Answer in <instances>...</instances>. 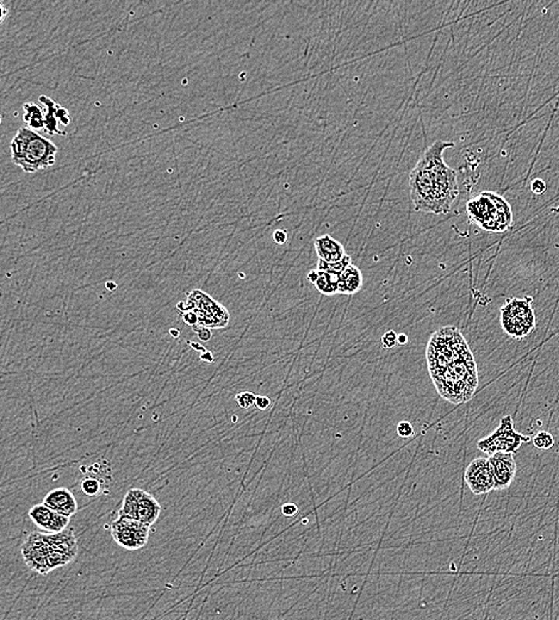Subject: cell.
<instances>
[{"label":"cell","instance_id":"6da1fadb","mask_svg":"<svg viewBox=\"0 0 559 620\" xmlns=\"http://www.w3.org/2000/svg\"><path fill=\"white\" fill-rule=\"evenodd\" d=\"M58 147L30 128H21L11 142L12 161L28 173L55 164Z\"/></svg>","mask_w":559,"mask_h":620},{"label":"cell","instance_id":"7a4b0ae2","mask_svg":"<svg viewBox=\"0 0 559 620\" xmlns=\"http://www.w3.org/2000/svg\"><path fill=\"white\" fill-rule=\"evenodd\" d=\"M453 147L454 142L437 141L421 155V158L426 161L435 185L440 214H449L452 204L459 195L457 171L451 169L444 160V151Z\"/></svg>","mask_w":559,"mask_h":620},{"label":"cell","instance_id":"3957f363","mask_svg":"<svg viewBox=\"0 0 559 620\" xmlns=\"http://www.w3.org/2000/svg\"><path fill=\"white\" fill-rule=\"evenodd\" d=\"M439 395L453 405L467 403L479 387V373L475 358L456 362L437 376L432 377Z\"/></svg>","mask_w":559,"mask_h":620},{"label":"cell","instance_id":"277c9868","mask_svg":"<svg viewBox=\"0 0 559 620\" xmlns=\"http://www.w3.org/2000/svg\"><path fill=\"white\" fill-rule=\"evenodd\" d=\"M426 357L432 378L454 363L472 358L474 356L459 329L446 326L433 333L427 345Z\"/></svg>","mask_w":559,"mask_h":620},{"label":"cell","instance_id":"5b68a950","mask_svg":"<svg viewBox=\"0 0 559 620\" xmlns=\"http://www.w3.org/2000/svg\"><path fill=\"white\" fill-rule=\"evenodd\" d=\"M467 211L470 221L486 232H506L513 225L511 205L496 192L484 191L471 198Z\"/></svg>","mask_w":559,"mask_h":620},{"label":"cell","instance_id":"8992f818","mask_svg":"<svg viewBox=\"0 0 559 620\" xmlns=\"http://www.w3.org/2000/svg\"><path fill=\"white\" fill-rule=\"evenodd\" d=\"M532 299H509L501 306V326L513 339L530 336L536 329V314Z\"/></svg>","mask_w":559,"mask_h":620},{"label":"cell","instance_id":"52a82bcc","mask_svg":"<svg viewBox=\"0 0 559 620\" xmlns=\"http://www.w3.org/2000/svg\"><path fill=\"white\" fill-rule=\"evenodd\" d=\"M177 308L181 313L188 310L193 311L198 318L199 326L206 328H225L230 319L228 310L202 290L190 292L186 302L178 303Z\"/></svg>","mask_w":559,"mask_h":620},{"label":"cell","instance_id":"ba28073f","mask_svg":"<svg viewBox=\"0 0 559 620\" xmlns=\"http://www.w3.org/2000/svg\"><path fill=\"white\" fill-rule=\"evenodd\" d=\"M409 186H410V200L414 210L440 215L435 185L432 181L426 161L422 158H420L416 166L410 172Z\"/></svg>","mask_w":559,"mask_h":620},{"label":"cell","instance_id":"9c48e42d","mask_svg":"<svg viewBox=\"0 0 559 620\" xmlns=\"http://www.w3.org/2000/svg\"><path fill=\"white\" fill-rule=\"evenodd\" d=\"M531 442V437L516 432L514 421L511 415L501 419L500 426L490 436L483 438L477 443V447L484 454H516L521 444Z\"/></svg>","mask_w":559,"mask_h":620},{"label":"cell","instance_id":"30bf717a","mask_svg":"<svg viewBox=\"0 0 559 620\" xmlns=\"http://www.w3.org/2000/svg\"><path fill=\"white\" fill-rule=\"evenodd\" d=\"M160 513L161 506L151 493L140 488H133L125 494L118 515L135 519L151 528V525L158 520Z\"/></svg>","mask_w":559,"mask_h":620},{"label":"cell","instance_id":"8fae6325","mask_svg":"<svg viewBox=\"0 0 559 620\" xmlns=\"http://www.w3.org/2000/svg\"><path fill=\"white\" fill-rule=\"evenodd\" d=\"M151 526L130 518L119 517L111 524V535L118 547L135 551L146 547Z\"/></svg>","mask_w":559,"mask_h":620},{"label":"cell","instance_id":"7c38bea8","mask_svg":"<svg viewBox=\"0 0 559 620\" xmlns=\"http://www.w3.org/2000/svg\"><path fill=\"white\" fill-rule=\"evenodd\" d=\"M464 480L475 495H486L494 491L495 480L489 458L479 457L471 461L465 470Z\"/></svg>","mask_w":559,"mask_h":620},{"label":"cell","instance_id":"4fadbf2b","mask_svg":"<svg viewBox=\"0 0 559 620\" xmlns=\"http://www.w3.org/2000/svg\"><path fill=\"white\" fill-rule=\"evenodd\" d=\"M22 555L26 565L33 572L46 575L50 572L48 565V547L45 533L33 532L23 544Z\"/></svg>","mask_w":559,"mask_h":620},{"label":"cell","instance_id":"5bb4252c","mask_svg":"<svg viewBox=\"0 0 559 620\" xmlns=\"http://www.w3.org/2000/svg\"><path fill=\"white\" fill-rule=\"evenodd\" d=\"M29 517L37 528L47 533H60L65 531L70 525V519L50 510L43 502L30 508Z\"/></svg>","mask_w":559,"mask_h":620},{"label":"cell","instance_id":"9a60e30c","mask_svg":"<svg viewBox=\"0 0 559 620\" xmlns=\"http://www.w3.org/2000/svg\"><path fill=\"white\" fill-rule=\"evenodd\" d=\"M493 468L495 487L494 491H504L511 487L516 475V461L513 454H494L489 456Z\"/></svg>","mask_w":559,"mask_h":620},{"label":"cell","instance_id":"2e32d148","mask_svg":"<svg viewBox=\"0 0 559 620\" xmlns=\"http://www.w3.org/2000/svg\"><path fill=\"white\" fill-rule=\"evenodd\" d=\"M43 503L50 510L70 518L77 513L78 503L73 493L67 488H56L46 495Z\"/></svg>","mask_w":559,"mask_h":620},{"label":"cell","instance_id":"e0dca14e","mask_svg":"<svg viewBox=\"0 0 559 620\" xmlns=\"http://www.w3.org/2000/svg\"><path fill=\"white\" fill-rule=\"evenodd\" d=\"M315 252L317 257L322 262H339L346 257L345 247L338 240H335L331 235H322L314 241Z\"/></svg>","mask_w":559,"mask_h":620},{"label":"cell","instance_id":"ac0fdd59","mask_svg":"<svg viewBox=\"0 0 559 620\" xmlns=\"http://www.w3.org/2000/svg\"><path fill=\"white\" fill-rule=\"evenodd\" d=\"M363 274L357 266H348L339 277V292L340 295L352 296L357 294L363 287Z\"/></svg>","mask_w":559,"mask_h":620},{"label":"cell","instance_id":"d6986e66","mask_svg":"<svg viewBox=\"0 0 559 620\" xmlns=\"http://www.w3.org/2000/svg\"><path fill=\"white\" fill-rule=\"evenodd\" d=\"M339 277L340 274L319 271V278L315 283L317 292L324 296L336 295L339 292Z\"/></svg>","mask_w":559,"mask_h":620},{"label":"cell","instance_id":"ffe728a7","mask_svg":"<svg viewBox=\"0 0 559 620\" xmlns=\"http://www.w3.org/2000/svg\"><path fill=\"white\" fill-rule=\"evenodd\" d=\"M24 121L33 129H41L46 126V117L41 112L40 107L36 104H24Z\"/></svg>","mask_w":559,"mask_h":620},{"label":"cell","instance_id":"44dd1931","mask_svg":"<svg viewBox=\"0 0 559 620\" xmlns=\"http://www.w3.org/2000/svg\"><path fill=\"white\" fill-rule=\"evenodd\" d=\"M41 102H43L47 105V109H48V112H47V116H46V128H47V130L50 134L58 132V133L63 135L65 133L58 129V121H59V119H58V109H59L60 105L54 103L52 100H49V98L45 96L41 97Z\"/></svg>","mask_w":559,"mask_h":620},{"label":"cell","instance_id":"7402d4cb","mask_svg":"<svg viewBox=\"0 0 559 620\" xmlns=\"http://www.w3.org/2000/svg\"><path fill=\"white\" fill-rule=\"evenodd\" d=\"M350 265H352V258H351V255H347L345 258L342 259L341 262H326L319 260L317 269L324 271V272L341 274Z\"/></svg>","mask_w":559,"mask_h":620},{"label":"cell","instance_id":"603a6c76","mask_svg":"<svg viewBox=\"0 0 559 620\" xmlns=\"http://www.w3.org/2000/svg\"><path fill=\"white\" fill-rule=\"evenodd\" d=\"M80 488L84 494L91 496V498H95V496H98L100 494L102 483L95 476L85 477L84 480L81 481Z\"/></svg>","mask_w":559,"mask_h":620},{"label":"cell","instance_id":"cb8c5ba5","mask_svg":"<svg viewBox=\"0 0 559 620\" xmlns=\"http://www.w3.org/2000/svg\"><path fill=\"white\" fill-rule=\"evenodd\" d=\"M532 442H533L534 447L539 449V450H550L555 445V438L548 431L538 432L533 439H532Z\"/></svg>","mask_w":559,"mask_h":620},{"label":"cell","instance_id":"d4e9b609","mask_svg":"<svg viewBox=\"0 0 559 620\" xmlns=\"http://www.w3.org/2000/svg\"><path fill=\"white\" fill-rule=\"evenodd\" d=\"M235 401L239 405L240 408L250 410L252 407L255 406L257 395L250 392H240L235 396Z\"/></svg>","mask_w":559,"mask_h":620},{"label":"cell","instance_id":"484cf974","mask_svg":"<svg viewBox=\"0 0 559 620\" xmlns=\"http://www.w3.org/2000/svg\"><path fill=\"white\" fill-rule=\"evenodd\" d=\"M398 434L401 438H409L414 434V429L412 424L409 421H401L398 424Z\"/></svg>","mask_w":559,"mask_h":620},{"label":"cell","instance_id":"4316f807","mask_svg":"<svg viewBox=\"0 0 559 620\" xmlns=\"http://www.w3.org/2000/svg\"><path fill=\"white\" fill-rule=\"evenodd\" d=\"M398 334L394 331H389L382 336V345L384 348H393L398 345Z\"/></svg>","mask_w":559,"mask_h":620},{"label":"cell","instance_id":"83f0119b","mask_svg":"<svg viewBox=\"0 0 559 620\" xmlns=\"http://www.w3.org/2000/svg\"><path fill=\"white\" fill-rule=\"evenodd\" d=\"M193 332L197 333V336H198L199 340L201 341H209L211 338H213V334H211V329L206 328V327H202V326H196L193 327Z\"/></svg>","mask_w":559,"mask_h":620},{"label":"cell","instance_id":"f1b7e54d","mask_svg":"<svg viewBox=\"0 0 559 620\" xmlns=\"http://www.w3.org/2000/svg\"><path fill=\"white\" fill-rule=\"evenodd\" d=\"M181 318L184 320L185 324L190 326V327H192V328L196 327V326L199 325V320L198 318H197V315H196L193 311H191V310L183 311V313H181Z\"/></svg>","mask_w":559,"mask_h":620},{"label":"cell","instance_id":"f546056e","mask_svg":"<svg viewBox=\"0 0 559 620\" xmlns=\"http://www.w3.org/2000/svg\"><path fill=\"white\" fill-rule=\"evenodd\" d=\"M531 188H532V192L536 193V195H543L546 191V184L541 179H534L532 181V184H531Z\"/></svg>","mask_w":559,"mask_h":620},{"label":"cell","instance_id":"4dcf8cb0","mask_svg":"<svg viewBox=\"0 0 559 620\" xmlns=\"http://www.w3.org/2000/svg\"><path fill=\"white\" fill-rule=\"evenodd\" d=\"M271 406V400L267 396H257L255 407L259 410H266Z\"/></svg>","mask_w":559,"mask_h":620},{"label":"cell","instance_id":"1f68e13d","mask_svg":"<svg viewBox=\"0 0 559 620\" xmlns=\"http://www.w3.org/2000/svg\"><path fill=\"white\" fill-rule=\"evenodd\" d=\"M273 240L278 245H284L287 241V232L284 229H278L273 232Z\"/></svg>","mask_w":559,"mask_h":620},{"label":"cell","instance_id":"d6a6232c","mask_svg":"<svg viewBox=\"0 0 559 620\" xmlns=\"http://www.w3.org/2000/svg\"><path fill=\"white\" fill-rule=\"evenodd\" d=\"M298 512V508L294 503H285L282 507V513L285 515V517H294L296 515V513Z\"/></svg>","mask_w":559,"mask_h":620},{"label":"cell","instance_id":"836d02e7","mask_svg":"<svg viewBox=\"0 0 559 620\" xmlns=\"http://www.w3.org/2000/svg\"><path fill=\"white\" fill-rule=\"evenodd\" d=\"M201 360L204 363H213V355L210 351H206L204 353H201Z\"/></svg>","mask_w":559,"mask_h":620},{"label":"cell","instance_id":"e575fe53","mask_svg":"<svg viewBox=\"0 0 559 620\" xmlns=\"http://www.w3.org/2000/svg\"><path fill=\"white\" fill-rule=\"evenodd\" d=\"M307 278H308V281H309L310 283H314V284H315L317 282V278H319V271H317V269L310 271L309 274H308V277Z\"/></svg>","mask_w":559,"mask_h":620},{"label":"cell","instance_id":"d590c367","mask_svg":"<svg viewBox=\"0 0 559 620\" xmlns=\"http://www.w3.org/2000/svg\"><path fill=\"white\" fill-rule=\"evenodd\" d=\"M188 345H190V346L192 347V348H195L196 351L202 352V353L208 351L206 347L203 346V345H201V343H192V341H188Z\"/></svg>","mask_w":559,"mask_h":620},{"label":"cell","instance_id":"8d00e7d4","mask_svg":"<svg viewBox=\"0 0 559 620\" xmlns=\"http://www.w3.org/2000/svg\"><path fill=\"white\" fill-rule=\"evenodd\" d=\"M408 343V336L407 334H398V345H405V343Z\"/></svg>","mask_w":559,"mask_h":620},{"label":"cell","instance_id":"74e56055","mask_svg":"<svg viewBox=\"0 0 559 620\" xmlns=\"http://www.w3.org/2000/svg\"><path fill=\"white\" fill-rule=\"evenodd\" d=\"M169 334H171V336H174V338H179V336H181V332H179V331H178V329L174 328V329H171V331H169Z\"/></svg>","mask_w":559,"mask_h":620},{"label":"cell","instance_id":"f35d334b","mask_svg":"<svg viewBox=\"0 0 559 620\" xmlns=\"http://www.w3.org/2000/svg\"><path fill=\"white\" fill-rule=\"evenodd\" d=\"M107 290H110V292H112V290H116V288H117V285H116V283L109 282V283H107Z\"/></svg>","mask_w":559,"mask_h":620},{"label":"cell","instance_id":"ab89813d","mask_svg":"<svg viewBox=\"0 0 559 620\" xmlns=\"http://www.w3.org/2000/svg\"><path fill=\"white\" fill-rule=\"evenodd\" d=\"M0 8H1V22H3L5 18V15H6V10H5L4 6L1 4H0Z\"/></svg>","mask_w":559,"mask_h":620},{"label":"cell","instance_id":"60d3db41","mask_svg":"<svg viewBox=\"0 0 559 620\" xmlns=\"http://www.w3.org/2000/svg\"><path fill=\"white\" fill-rule=\"evenodd\" d=\"M233 422H236V417H233Z\"/></svg>","mask_w":559,"mask_h":620}]
</instances>
